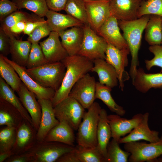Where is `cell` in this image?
Segmentation results:
<instances>
[{"label": "cell", "instance_id": "obj_1", "mask_svg": "<svg viewBox=\"0 0 162 162\" xmlns=\"http://www.w3.org/2000/svg\"><path fill=\"white\" fill-rule=\"evenodd\" d=\"M61 62L65 67L66 72L60 88L51 100L53 107L68 96L74 85L91 71L94 65L93 61L78 54L68 56Z\"/></svg>", "mask_w": 162, "mask_h": 162}, {"label": "cell", "instance_id": "obj_2", "mask_svg": "<svg viewBox=\"0 0 162 162\" xmlns=\"http://www.w3.org/2000/svg\"><path fill=\"white\" fill-rule=\"evenodd\" d=\"M150 16H143L130 21L118 20L120 28L130 51L131 59L129 75L133 81L139 65L138 54L141 45L142 34Z\"/></svg>", "mask_w": 162, "mask_h": 162}, {"label": "cell", "instance_id": "obj_3", "mask_svg": "<svg viewBox=\"0 0 162 162\" xmlns=\"http://www.w3.org/2000/svg\"><path fill=\"white\" fill-rule=\"evenodd\" d=\"M101 109L98 102H94L85 112L77 130L76 139L78 145L88 148L97 147V132Z\"/></svg>", "mask_w": 162, "mask_h": 162}, {"label": "cell", "instance_id": "obj_4", "mask_svg": "<svg viewBox=\"0 0 162 162\" xmlns=\"http://www.w3.org/2000/svg\"><path fill=\"white\" fill-rule=\"evenodd\" d=\"M27 70L38 84L56 91L60 88L64 76L66 68L61 62L48 63Z\"/></svg>", "mask_w": 162, "mask_h": 162}, {"label": "cell", "instance_id": "obj_5", "mask_svg": "<svg viewBox=\"0 0 162 162\" xmlns=\"http://www.w3.org/2000/svg\"><path fill=\"white\" fill-rule=\"evenodd\" d=\"M55 116L59 121H66L77 130L85 112V109L74 98L68 95L54 107Z\"/></svg>", "mask_w": 162, "mask_h": 162}, {"label": "cell", "instance_id": "obj_6", "mask_svg": "<svg viewBox=\"0 0 162 162\" xmlns=\"http://www.w3.org/2000/svg\"><path fill=\"white\" fill-rule=\"evenodd\" d=\"M84 36L78 54L93 61L98 58L105 59L108 44L105 39L95 32L89 25L83 26Z\"/></svg>", "mask_w": 162, "mask_h": 162}, {"label": "cell", "instance_id": "obj_7", "mask_svg": "<svg viewBox=\"0 0 162 162\" xmlns=\"http://www.w3.org/2000/svg\"><path fill=\"white\" fill-rule=\"evenodd\" d=\"M125 151L130 154L129 160L131 162L151 161L162 155V136L156 142H132L124 143Z\"/></svg>", "mask_w": 162, "mask_h": 162}, {"label": "cell", "instance_id": "obj_8", "mask_svg": "<svg viewBox=\"0 0 162 162\" xmlns=\"http://www.w3.org/2000/svg\"><path fill=\"white\" fill-rule=\"evenodd\" d=\"M130 53L129 47L119 49L108 44L105 52V60L115 69L119 88L122 91L123 90L124 82L130 77L129 74L125 69L128 65V56Z\"/></svg>", "mask_w": 162, "mask_h": 162}, {"label": "cell", "instance_id": "obj_9", "mask_svg": "<svg viewBox=\"0 0 162 162\" xmlns=\"http://www.w3.org/2000/svg\"><path fill=\"white\" fill-rule=\"evenodd\" d=\"M96 82L94 77L87 73L78 80L69 95L75 99L85 109H88L94 102Z\"/></svg>", "mask_w": 162, "mask_h": 162}, {"label": "cell", "instance_id": "obj_10", "mask_svg": "<svg viewBox=\"0 0 162 162\" xmlns=\"http://www.w3.org/2000/svg\"><path fill=\"white\" fill-rule=\"evenodd\" d=\"M88 24L96 33L111 16L109 2L98 0L85 2Z\"/></svg>", "mask_w": 162, "mask_h": 162}, {"label": "cell", "instance_id": "obj_11", "mask_svg": "<svg viewBox=\"0 0 162 162\" xmlns=\"http://www.w3.org/2000/svg\"><path fill=\"white\" fill-rule=\"evenodd\" d=\"M3 57L6 61L14 67L22 82L29 90L35 94L38 99L51 100L53 98L56 92L54 89L41 86L31 77L26 67L19 65L12 60L9 59L7 56Z\"/></svg>", "mask_w": 162, "mask_h": 162}, {"label": "cell", "instance_id": "obj_12", "mask_svg": "<svg viewBox=\"0 0 162 162\" xmlns=\"http://www.w3.org/2000/svg\"><path fill=\"white\" fill-rule=\"evenodd\" d=\"M40 146L33 153H31L32 156V160L34 162L56 161L63 154L72 150L75 146L59 142H51Z\"/></svg>", "mask_w": 162, "mask_h": 162}, {"label": "cell", "instance_id": "obj_13", "mask_svg": "<svg viewBox=\"0 0 162 162\" xmlns=\"http://www.w3.org/2000/svg\"><path fill=\"white\" fill-rule=\"evenodd\" d=\"M58 32H51L48 37L39 43L49 63L61 62L68 54L60 41Z\"/></svg>", "mask_w": 162, "mask_h": 162}, {"label": "cell", "instance_id": "obj_14", "mask_svg": "<svg viewBox=\"0 0 162 162\" xmlns=\"http://www.w3.org/2000/svg\"><path fill=\"white\" fill-rule=\"evenodd\" d=\"M142 0H112L109 2L111 16L118 20L130 21L138 18Z\"/></svg>", "mask_w": 162, "mask_h": 162}, {"label": "cell", "instance_id": "obj_15", "mask_svg": "<svg viewBox=\"0 0 162 162\" xmlns=\"http://www.w3.org/2000/svg\"><path fill=\"white\" fill-rule=\"evenodd\" d=\"M143 114L139 113L131 119L121 118L116 115L107 116V120L111 130V137L119 141L121 137L130 133L141 120Z\"/></svg>", "mask_w": 162, "mask_h": 162}, {"label": "cell", "instance_id": "obj_16", "mask_svg": "<svg viewBox=\"0 0 162 162\" xmlns=\"http://www.w3.org/2000/svg\"><path fill=\"white\" fill-rule=\"evenodd\" d=\"M120 28L118 20L111 15L100 28L97 34L103 38L107 44L119 49L128 47Z\"/></svg>", "mask_w": 162, "mask_h": 162}, {"label": "cell", "instance_id": "obj_17", "mask_svg": "<svg viewBox=\"0 0 162 162\" xmlns=\"http://www.w3.org/2000/svg\"><path fill=\"white\" fill-rule=\"evenodd\" d=\"M38 101L41 106V116L36 137L39 142H43L50 130L59 122L55 116L51 100L39 99Z\"/></svg>", "mask_w": 162, "mask_h": 162}, {"label": "cell", "instance_id": "obj_18", "mask_svg": "<svg viewBox=\"0 0 162 162\" xmlns=\"http://www.w3.org/2000/svg\"><path fill=\"white\" fill-rule=\"evenodd\" d=\"M149 113L143 114L142 118L138 125L126 136L121 138L118 141L120 143L137 141L144 140L150 142H156L160 140L159 132L151 130L148 126V122Z\"/></svg>", "mask_w": 162, "mask_h": 162}, {"label": "cell", "instance_id": "obj_19", "mask_svg": "<svg viewBox=\"0 0 162 162\" xmlns=\"http://www.w3.org/2000/svg\"><path fill=\"white\" fill-rule=\"evenodd\" d=\"M17 92L22 104L31 118L33 126L38 130L41 118V109L35 94L29 90L22 82Z\"/></svg>", "mask_w": 162, "mask_h": 162}, {"label": "cell", "instance_id": "obj_20", "mask_svg": "<svg viewBox=\"0 0 162 162\" xmlns=\"http://www.w3.org/2000/svg\"><path fill=\"white\" fill-rule=\"evenodd\" d=\"M82 27H73L58 32L61 39L62 44L69 56L78 54L83 38Z\"/></svg>", "mask_w": 162, "mask_h": 162}, {"label": "cell", "instance_id": "obj_21", "mask_svg": "<svg viewBox=\"0 0 162 162\" xmlns=\"http://www.w3.org/2000/svg\"><path fill=\"white\" fill-rule=\"evenodd\" d=\"M93 61L94 65L91 71L97 74L99 82L111 88L117 86L118 76L114 68L104 59L98 58Z\"/></svg>", "mask_w": 162, "mask_h": 162}, {"label": "cell", "instance_id": "obj_22", "mask_svg": "<svg viewBox=\"0 0 162 162\" xmlns=\"http://www.w3.org/2000/svg\"><path fill=\"white\" fill-rule=\"evenodd\" d=\"M132 83L137 91L143 93L152 88H160L162 86V73L147 74L140 68Z\"/></svg>", "mask_w": 162, "mask_h": 162}, {"label": "cell", "instance_id": "obj_23", "mask_svg": "<svg viewBox=\"0 0 162 162\" xmlns=\"http://www.w3.org/2000/svg\"><path fill=\"white\" fill-rule=\"evenodd\" d=\"M59 122L49 132L44 141L59 142L74 146L76 139L74 130L65 121Z\"/></svg>", "mask_w": 162, "mask_h": 162}, {"label": "cell", "instance_id": "obj_24", "mask_svg": "<svg viewBox=\"0 0 162 162\" xmlns=\"http://www.w3.org/2000/svg\"><path fill=\"white\" fill-rule=\"evenodd\" d=\"M46 21L52 32H59L74 26L83 27L80 21L68 14L49 10L46 13Z\"/></svg>", "mask_w": 162, "mask_h": 162}, {"label": "cell", "instance_id": "obj_25", "mask_svg": "<svg viewBox=\"0 0 162 162\" xmlns=\"http://www.w3.org/2000/svg\"><path fill=\"white\" fill-rule=\"evenodd\" d=\"M9 37L10 44V53L12 60L20 66L26 67L32 43L28 40H18L11 34Z\"/></svg>", "mask_w": 162, "mask_h": 162}, {"label": "cell", "instance_id": "obj_26", "mask_svg": "<svg viewBox=\"0 0 162 162\" xmlns=\"http://www.w3.org/2000/svg\"><path fill=\"white\" fill-rule=\"evenodd\" d=\"M106 111L101 109L99 116L97 137L98 145L97 148L106 159L107 157V147L110 138L111 131L107 120Z\"/></svg>", "mask_w": 162, "mask_h": 162}, {"label": "cell", "instance_id": "obj_27", "mask_svg": "<svg viewBox=\"0 0 162 162\" xmlns=\"http://www.w3.org/2000/svg\"><path fill=\"white\" fill-rule=\"evenodd\" d=\"M13 89L0 76V98L7 101L19 112L22 118L33 126L31 118Z\"/></svg>", "mask_w": 162, "mask_h": 162}, {"label": "cell", "instance_id": "obj_28", "mask_svg": "<svg viewBox=\"0 0 162 162\" xmlns=\"http://www.w3.org/2000/svg\"><path fill=\"white\" fill-rule=\"evenodd\" d=\"M162 17L150 16L146 27L145 38L150 46L161 45L162 39Z\"/></svg>", "mask_w": 162, "mask_h": 162}, {"label": "cell", "instance_id": "obj_29", "mask_svg": "<svg viewBox=\"0 0 162 162\" xmlns=\"http://www.w3.org/2000/svg\"><path fill=\"white\" fill-rule=\"evenodd\" d=\"M112 88L100 83L96 82V99L101 100L111 111L120 116L124 115L126 112L123 107L116 104L112 98L111 91Z\"/></svg>", "mask_w": 162, "mask_h": 162}, {"label": "cell", "instance_id": "obj_30", "mask_svg": "<svg viewBox=\"0 0 162 162\" xmlns=\"http://www.w3.org/2000/svg\"><path fill=\"white\" fill-rule=\"evenodd\" d=\"M0 75L6 82L17 92L22 82L14 67L0 55Z\"/></svg>", "mask_w": 162, "mask_h": 162}, {"label": "cell", "instance_id": "obj_31", "mask_svg": "<svg viewBox=\"0 0 162 162\" xmlns=\"http://www.w3.org/2000/svg\"><path fill=\"white\" fill-rule=\"evenodd\" d=\"M20 113L12 105L5 100L0 98V125L16 128L19 124V118L15 115Z\"/></svg>", "mask_w": 162, "mask_h": 162}, {"label": "cell", "instance_id": "obj_32", "mask_svg": "<svg viewBox=\"0 0 162 162\" xmlns=\"http://www.w3.org/2000/svg\"><path fill=\"white\" fill-rule=\"evenodd\" d=\"M64 10L84 25H88L85 2L83 0H68Z\"/></svg>", "mask_w": 162, "mask_h": 162}, {"label": "cell", "instance_id": "obj_33", "mask_svg": "<svg viewBox=\"0 0 162 162\" xmlns=\"http://www.w3.org/2000/svg\"><path fill=\"white\" fill-rule=\"evenodd\" d=\"M74 150L80 162H106L105 157L96 147L88 148L77 145L74 146Z\"/></svg>", "mask_w": 162, "mask_h": 162}, {"label": "cell", "instance_id": "obj_34", "mask_svg": "<svg viewBox=\"0 0 162 162\" xmlns=\"http://www.w3.org/2000/svg\"><path fill=\"white\" fill-rule=\"evenodd\" d=\"M16 4L18 10L25 8L41 17L46 16L49 10L46 0H12Z\"/></svg>", "mask_w": 162, "mask_h": 162}, {"label": "cell", "instance_id": "obj_35", "mask_svg": "<svg viewBox=\"0 0 162 162\" xmlns=\"http://www.w3.org/2000/svg\"><path fill=\"white\" fill-rule=\"evenodd\" d=\"M118 141L112 138L107 147L106 162H127L130 154L122 150Z\"/></svg>", "mask_w": 162, "mask_h": 162}, {"label": "cell", "instance_id": "obj_36", "mask_svg": "<svg viewBox=\"0 0 162 162\" xmlns=\"http://www.w3.org/2000/svg\"><path fill=\"white\" fill-rule=\"evenodd\" d=\"M150 15L162 17V0H142L137 12L138 18Z\"/></svg>", "mask_w": 162, "mask_h": 162}, {"label": "cell", "instance_id": "obj_37", "mask_svg": "<svg viewBox=\"0 0 162 162\" xmlns=\"http://www.w3.org/2000/svg\"><path fill=\"white\" fill-rule=\"evenodd\" d=\"M49 63L38 43L32 44L26 67L27 69L38 67Z\"/></svg>", "mask_w": 162, "mask_h": 162}, {"label": "cell", "instance_id": "obj_38", "mask_svg": "<svg viewBox=\"0 0 162 162\" xmlns=\"http://www.w3.org/2000/svg\"><path fill=\"white\" fill-rule=\"evenodd\" d=\"M16 128L7 127L0 131V153L11 151L16 142Z\"/></svg>", "mask_w": 162, "mask_h": 162}, {"label": "cell", "instance_id": "obj_39", "mask_svg": "<svg viewBox=\"0 0 162 162\" xmlns=\"http://www.w3.org/2000/svg\"><path fill=\"white\" fill-rule=\"evenodd\" d=\"M30 14L18 10L6 17L0 22V28L8 36L11 34L10 28L20 20L28 17Z\"/></svg>", "mask_w": 162, "mask_h": 162}, {"label": "cell", "instance_id": "obj_40", "mask_svg": "<svg viewBox=\"0 0 162 162\" xmlns=\"http://www.w3.org/2000/svg\"><path fill=\"white\" fill-rule=\"evenodd\" d=\"M149 51L154 55V57L150 60H145L146 68L148 70L154 66L160 68V73H162V46L161 45L150 46Z\"/></svg>", "mask_w": 162, "mask_h": 162}, {"label": "cell", "instance_id": "obj_41", "mask_svg": "<svg viewBox=\"0 0 162 162\" xmlns=\"http://www.w3.org/2000/svg\"><path fill=\"white\" fill-rule=\"evenodd\" d=\"M32 131L26 123L22 124L19 127L16 134V143L20 148H23L30 141L32 137Z\"/></svg>", "mask_w": 162, "mask_h": 162}, {"label": "cell", "instance_id": "obj_42", "mask_svg": "<svg viewBox=\"0 0 162 162\" xmlns=\"http://www.w3.org/2000/svg\"><path fill=\"white\" fill-rule=\"evenodd\" d=\"M51 32L46 21L36 27L28 35L27 40L32 44L38 43L41 39L49 35Z\"/></svg>", "mask_w": 162, "mask_h": 162}, {"label": "cell", "instance_id": "obj_43", "mask_svg": "<svg viewBox=\"0 0 162 162\" xmlns=\"http://www.w3.org/2000/svg\"><path fill=\"white\" fill-rule=\"evenodd\" d=\"M18 10L16 4L9 0H0V21Z\"/></svg>", "mask_w": 162, "mask_h": 162}, {"label": "cell", "instance_id": "obj_44", "mask_svg": "<svg viewBox=\"0 0 162 162\" xmlns=\"http://www.w3.org/2000/svg\"><path fill=\"white\" fill-rule=\"evenodd\" d=\"M46 22L43 17L39 16L34 13L32 14L23 32L24 34L28 35L36 27Z\"/></svg>", "mask_w": 162, "mask_h": 162}, {"label": "cell", "instance_id": "obj_45", "mask_svg": "<svg viewBox=\"0 0 162 162\" xmlns=\"http://www.w3.org/2000/svg\"><path fill=\"white\" fill-rule=\"evenodd\" d=\"M10 46L9 37L0 28V55L7 56L10 53Z\"/></svg>", "mask_w": 162, "mask_h": 162}, {"label": "cell", "instance_id": "obj_46", "mask_svg": "<svg viewBox=\"0 0 162 162\" xmlns=\"http://www.w3.org/2000/svg\"><path fill=\"white\" fill-rule=\"evenodd\" d=\"M30 15L27 17L19 21L13 26L10 30V34L16 37L23 32Z\"/></svg>", "mask_w": 162, "mask_h": 162}, {"label": "cell", "instance_id": "obj_47", "mask_svg": "<svg viewBox=\"0 0 162 162\" xmlns=\"http://www.w3.org/2000/svg\"><path fill=\"white\" fill-rule=\"evenodd\" d=\"M49 10L55 11L64 10L68 0H46Z\"/></svg>", "mask_w": 162, "mask_h": 162}, {"label": "cell", "instance_id": "obj_48", "mask_svg": "<svg viewBox=\"0 0 162 162\" xmlns=\"http://www.w3.org/2000/svg\"><path fill=\"white\" fill-rule=\"evenodd\" d=\"M57 162H80L74 149L62 155L56 161Z\"/></svg>", "mask_w": 162, "mask_h": 162}, {"label": "cell", "instance_id": "obj_49", "mask_svg": "<svg viewBox=\"0 0 162 162\" xmlns=\"http://www.w3.org/2000/svg\"><path fill=\"white\" fill-rule=\"evenodd\" d=\"M32 154L30 153L25 154L21 155L12 158L10 160V162H26L32 160Z\"/></svg>", "mask_w": 162, "mask_h": 162}, {"label": "cell", "instance_id": "obj_50", "mask_svg": "<svg viewBox=\"0 0 162 162\" xmlns=\"http://www.w3.org/2000/svg\"><path fill=\"white\" fill-rule=\"evenodd\" d=\"M11 151L0 153V162L4 161L11 154Z\"/></svg>", "mask_w": 162, "mask_h": 162}, {"label": "cell", "instance_id": "obj_51", "mask_svg": "<svg viewBox=\"0 0 162 162\" xmlns=\"http://www.w3.org/2000/svg\"><path fill=\"white\" fill-rule=\"evenodd\" d=\"M85 2H91L92 1H95L98 0H82Z\"/></svg>", "mask_w": 162, "mask_h": 162}, {"label": "cell", "instance_id": "obj_52", "mask_svg": "<svg viewBox=\"0 0 162 162\" xmlns=\"http://www.w3.org/2000/svg\"><path fill=\"white\" fill-rule=\"evenodd\" d=\"M158 161H160V162H162V157L160 158L158 160Z\"/></svg>", "mask_w": 162, "mask_h": 162}, {"label": "cell", "instance_id": "obj_53", "mask_svg": "<svg viewBox=\"0 0 162 162\" xmlns=\"http://www.w3.org/2000/svg\"><path fill=\"white\" fill-rule=\"evenodd\" d=\"M161 45L162 46V39Z\"/></svg>", "mask_w": 162, "mask_h": 162}, {"label": "cell", "instance_id": "obj_54", "mask_svg": "<svg viewBox=\"0 0 162 162\" xmlns=\"http://www.w3.org/2000/svg\"><path fill=\"white\" fill-rule=\"evenodd\" d=\"M106 0V1H108L110 2V1H111L112 0Z\"/></svg>", "mask_w": 162, "mask_h": 162}, {"label": "cell", "instance_id": "obj_55", "mask_svg": "<svg viewBox=\"0 0 162 162\" xmlns=\"http://www.w3.org/2000/svg\"><path fill=\"white\" fill-rule=\"evenodd\" d=\"M160 88L161 89L162 91V86H161Z\"/></svg>", "mask_w": 162, "mask_h": 162}]
</instances>
